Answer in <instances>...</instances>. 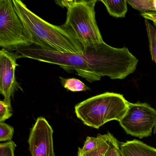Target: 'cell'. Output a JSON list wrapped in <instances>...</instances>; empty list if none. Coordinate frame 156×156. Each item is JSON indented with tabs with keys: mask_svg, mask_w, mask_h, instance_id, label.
I'll return each instance as SVG.
<instances>
[{
	"mask_svg": "<svg viewBox=\"0 0 156 156\" xmlns=\"http://www.w3.org/2000/svg\"><path fill=\"white\" fill-rule=\"evenodd\" d=\"M96 0L56 1L67 8L65 23L62 26L71 31L83 47H93L104 42L95 18Z\"/></svg>",
	"mask_w": 156,
	"mask_h": 156,
	"instance_id": "2",
	"label": "cell"
},
{
	"mask_svg": "<svg viewBox=\"0 0 156 156\" xmlns=\"http://www.w3.org/2000/svg\"><path fill=\"white\" fill-rule=\"evenodd\" d=\"M119 125L128 135L140 138L151 136L156 126V110L147 103H129Z\"/></svg>",
	"mask_w": 156,
	"mask_h": 156,
	"instance_id": "5",
	"label": "cell"
},
{
	"mask_svg": "<svg viewBox=\"0 0 156 156\" xmlns=\"http://www.w3.org/2000/svg\"><path fill=\"white\" fill-rule=\"evenodd\" d=\"M122 156H156V149L143 142L133 140L120 142Z\"/></svg>",
	"mask_w": 156,
	"mask_h": 156,
	"instance_id": "8",
	"label": "cell"
},
{
	"mask_svg": "<svg viewBox=\"0 0 156 156\" xmlns=\"http://www.w3.org/2000/svg\"><path fill=\"white\" fill-rule=\"evenodd\" d=\"M145 23L151 59L156 65V28L152 26L147 20H145Z\"/></svg>",
	"mask_w": 156,
	"mask_h": 156,
	"instance_id": "11",
	"label": "cell"
},
{
	"mask_svg": "<svg viewBox=\"0 0 156 156\" xmlns=\"http://www.w3.org/2000/svg\"><path fill=\"white\" fill-rule=\"evenodd\" d=\"M129 104L123 95L106 92L78 103L75 112L85 125L98 129L109 121H119L126 113Z\"/></svg>",
	"mask_w": 156,
	"mask_h": 156,
	"instance_id": "3",
	"label": "cell"
},
{
	"mask_svg": "<svg viewBox=\"0 0 156 156\" xmlns=\"http://www.w3.org/2000/svg\"><path fill=\"white\" fill-rule=\"evenodd\" d=\"M98 144L97 147L92 150L84 152L82 148L78 147V151L76 156H104V140L103 135L98 134Z\"/></svg>",
	"mask_w": 156,
	"mask_h": 156,
	"instance_id": "13",
	"label": "cell"
},
{
	"mask_svg": "<svg viewBox=\"0 0 156 156\" xmlns=\"http://www.w3.org/2000/svg\"><path fill=\"white\" fill-rule=\"evenodd\" d=\"M22 57L23 56L5 49L0 51V93L8 104H11L15 92L19 88L22 90L15 76V70L19 66L17 60Z\"/></svg>",
	"mask_w": 156,
	"mask_h": 156,
	"instance_id": "6",
	"label": "cell"
},
{
	"mask_svg": "<svg viewBox=\"0 0 156 156\" xmlns=\"http://www.w3.org/2000/svg\"><path fill=\"white\" fill-rule=\"evenodd\" d=\"M53 130L44 118H38L31 129L28 140L32 156H55L54 150Z\"/></svg>",
	"mask_w": 156,
	"mask_h": 156,
	"instance_id": "7",
	"label": "cell"
},
{
	"mask_svg": "<svg viewBox=\"0 0 156 156\" xmlns=\"http://www.w3.org/2000/svg\"><path fill=\"white\" fill-rule=\"evenodd\" d=\"M60 78L62 86L69 91L76 92L90 90V88L79 79L74 78H64L61 77Z\"/></svg>",
	"mask_w": 156,
	"mask_h": 156,
	"instance_id": "10",
	"label": "cell"
},
{
	"mask_svg": "<svg viewBox=\"0 0 156 156\" xmlns=\"http://www.w3.org/2000/svg\"><path fill=\"white\" fill-rule=\"evenodd\" d=\"M154 7H155V9H156V0H154Z\"/></svg>",
	"mask_w": 156,
	"mask_h": 156,
	"instance_id": "19",
	"label": "cell"
},
{
	"mask_svg": "<svg viewBox=\"0 0 156 156\" xmlns=\"http://www.w3.org/2000/svg\"><path fill=\"white\" fill-rule=\"evenodd\" d=\"M16 145L11 140L0 144V156H15Z\"/></svg>",
	"mask_w": 156,
	"mask_h": 156,
	"instance_id": "16",
	"label": "cell"
},
{
	"mask_svg": "<svg viewBox=\"0 0 156 156\" xmlns=\"http://www.w3.org/2000/svg\"><path fill=\"white\" fill-rule=\"evenodd\" d=\"M97 137L87 136L83 147L82 148V150L84 152L90 151L94 149L97 146Z\"/></svg>",
	"mask_w": 156,
	"mask_h": 156,
	"instance_id": "17",
	"label": "cell"
},
{
	"mask_svg": "<svg viewBox=\"0 0 156 156\" xmlns=\"http://www.w3.org/2000/svg\"><path fill=\"white\" fill-rule=\"evenodd\" d=\"M13 3L15 11L32 39L34 45L52 51L76 54L83 52V47L67 28L45 21L20 0H13Z\"/></svg>",
	"mask_w": 156,
	"mask_h": 156,
	"instance_id": "1",
	"label": "cell"
},
{
	"mask_svg": "<svg viewBox=\"0 0 156 156\" xmlns=\"http://www.w3.org/2000/svg\"><path fill=\"white\" fill-rule=\"evenodd\" d=\"M34 45L15 11L13 0L0 1V46L9 51Z\"/></svg>",
	"mask_w": 156,
	"mask_h": 156,
	"instance_id": "4",
	"label": "cell"
},
{
	"mask_svg": "<svg viewBox=\"0 0 156 156\" xmlns=\"http://www.w3.org/2000/svg\"><path fill=\"white\" fill-rule=\"evenodd\" d=\"M14 132V128L12 126L4 122H0V141H11Z\"/></svg>",
	"mask_w": 156,
	"mask_h": 156,
	"instance_id": "14",
	"label": "cell"
},
{
	"mask_svg": "<svg viewBox=\"0 0 156 156\" xmlns=\"http://www.w3.org/2000/svg\"><path fill=\"white\" fill-rule=\"evenodd\" d=\"M12 115L11 104H8L4 100L0 101V122H4Z\"/></svg>",
	"mask_w": 156,
	"mask_h": 156,
	"instance_id": "15",
	"label": "cell"
},
{
	"mask_svg": "<svg viewBox=\"0 0 156 156\" xmlns=\"http://www.w3.org/2000/svg\"><path fill=\"white\" fill-rule=\"evenodd\" d=\"M141 15L146 20H149L153 22L156 27V12H148L144 13H141Z\"/></svg>",
	"mask_w": 156,
	"mask_h": 156,
	"instance_id": "18",
	"label": "cell"
},
{
	"mask_svg": "<svg viewBox=\"0 0 156 156\" xmlns=\"http://www.w3.org/2000/svg\"><path fill=\"white\" fill-rule=\"evenodd\" d=\"M127 2L135 9L141 13L150 11L156 12L154 0H127Z\"/></svg>",
	"mask_w": 156,
	"mask_h": 156,
	"instance_id": "12",
	"label": "cell"
},
{
	"mask_svg": "<svg viewBox=\"0 0 156 156\" xmlns=\"http://www.w3.org/2000/svg\"><path fill=\"white\" fill-rule=\"evenodd\" d=\"M100 1L105 5L110 16L115 18H124L127 12V0Z\"/></svg>",
	"mask_w": 156,
	"mask_h": 156,
	"instance_id": "9",
	"label": "cell"
}]
</instances>
